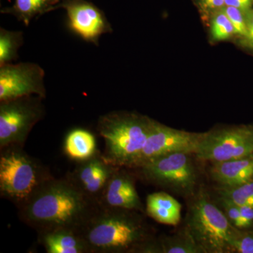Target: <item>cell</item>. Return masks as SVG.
Segmentation results:
<instances>
[{
  "mask_svg": "<svg viewBox=\"0 0 253 253\" xmlns=\"http://www.w3.org/2000/svg\"><path fill=\"white\" fill-rule=\"evenodd\" d=\"M144 253H200L204 250L196 244L189 231L185 236L168 238L159 242L151 241L144 249Z\"/></svg>",
  "mask_w": 253,
  "mask_h": 253,
  "instance_id": "19",
  "label": "cell"
},
{
  "mask_svg": "<svg viewBox=\"0 0 253 253\" xmlns=\"http://www.w3.org/2000/svg\"><path fill=\"white\" fill-rule=\"evenodd\" d=\"M205 135L206 134L177 130L153 121L144 149L132 168L140 167L144 163L164 155L195 154Z\"/></svg>",
  "mask_w": 253,
  "mask_h": 253,
  "instance_id": "9",
  "label": "cell"
},
{
  "mask_svg": "<svg viewBox=\"0 0 253 253\" xmlns=\"http://www.w3.org/2000/svg\"><path fill=\"white\" fill-rule=\"evenodd\" d=\"M38 234L40 244L47 253H89L79 229L59 228Z\"/></svg>",
  "mask_w": 253,
  "mask_h": 253,
  "instance_id": "14",
  "label": "cell"
},
{
  "mask_svg": "<svg viewBox=\"0 0 253 253\" xmlns=\"http://www.w3.org/2000/svg\"><path fill=\"white\" fill-rule=\"evenodd\" d=\"M116 168L106 163L102 155L98 152L89 159L78 162L74 170L68 176L88 197L99 204Z\"/></svg>",
  "mask_w": 253,
  "mask_h": 253,
  "instance_id": "12",
  "label": "cell"
},
{
  "mask_svg": "<svg viewBox=\"0 0 253 253\" xmlns=\"http://www.w3.org/2000/svg\"><path fill=\"white\" fill-rule=\"evenodd\" d=\"M44 71L34 63L0 66V102L36 95L46 98Z\"/></svg>",
  "mask_w": 253,
  "mask_h": 253,
  "instance_id": "10",
  "label": "cell"
},
{
  "mask_svg": "<svg viewBox=\"0 0 253 253\" xmlns=\"http://www.w3.org/2000/svg\"><path fill=\"white\" fill-rule=\"evenodd\" d=\"M234 251L240 253H253V233H241L239 231L233 242Z\"/></svg>",
  "mask_w": 253,
  "mask_h": 253,
  "instance_id": "25",
  "label": "cell"
},
{
  "mask_svg": "<svg viewBox=\"0 0 253 253\" xmlns=\"http://www.w3.org/2000/svg\"><path fill=\"white\" fill-rule=\"evenodd\" d=\"M201 1H204V0H201Z\"/></svg>",
  "mask_w": 253,
  "mask_h": 253,
  "instance_id": "30",
  "label": "cell"
},
{
  "mask_svg": "<svg viewBox=\"0 0 253 253\" xmlns=\"http://www.w3.org/2000/svg\"><path fill=\"white\" fill-rule=\"evenodd\" d=\"M211 32L213 38L218 41L228 39L235 33L230 20L221 11L213 18Z\"/></svg>",
  "mask_w": 253,
  "mask_h": 253,
  "instance_id": "22",
  "label": "cell"
},
{
  "mask_svg": "<svg viewBox=\"0 0 253 253\" xmlns=\"http://www.w3.org/2000/svg\"><path fill=\"white\" fill-rule=\"evenodd\" d=\"M65 154L77 162L86 161L97 154L96 139L89 131L75 129L70 131L64 141Z\"/></svg>",
  "mask_w": 253,
  "mask_h": 253,
  "instance_id": "18",
  "label": "cell"
},
{
  "mask_svg": "<svg viewBox=\"0 0 253 253\" xmlns=\"http://www.w3.org/2000/svg\"><path fill=\"white\" fill-rule=\"evenodd\" d=\"M43 99L31 95L0 102V149L24 145L33 126L45 115Z\"/></svg>",
  "mask_w": 253,
  "mask_h": 253,
  "instance_id": "6",
  "label": "cell"
},
{
  "mask_svg": "<svg viewBox=\"0 0 253 253\" xmlns=\"http://www.w3.org/2000/svg\"><path fill=\"white\" fill-rule=\"evenodd\" d=\"M221 198L234 203L236 206L253 208V180L236 187L222 188Z\"/></svg>",
  "mask_w": 253,
  "mask_h": 253,
  "instance_id": "21",
  "label": "cell"
},
{
  "mask_svg": "<svg viewBox=\"0 0 253 253\" xmlns=\"http://www.w3.org/2000/svg\"><path fill=\"white\" fill-rule=\"evenodd\" d=\"M146 213L161 224L176 225L181 219V204L167 193L156 192L147 196Z\"/></svg>",
  "mask_w": 253,
  "mask_h": 253,
  "instance_id": "16",
  "label": "cell"
},
{
  "mask_svg": "<svg viewBox=\"0 0 253 253\" xmlns=\"http://www.w3.org/2000/svg\"><path fill=\"white\" fill-rule=\"evenodd\" d=\"M190 154L164 155L136 168L146 180L183 195L192 194L197 176Z\"/></svg>",
  "mask_w": 253,
  "mask_h": 253,
  "instance_id": "7",
  "label": "cell"
},
{
  "mask_svg": "<svg viewBox=\"0 0 253 253\" xmlns=\"http://www.w3.org/2000/svg\"><path fill=\"white\" fill-rule=\"evenodd\" d=\"M246 25H247V35L246 38L248 45L253 48V10L249 9L245 11Z\"/></svg>",
  "mask_w": 253,
  "mask_h": 253,
  "instance_id": "26",
  "label": "cell"
},
{
  "mask_svg": "<svg viewBox=\"0 0 253 253\" xmlns=\"http://www.w3.org/2000/svg\"><path fill=\"white\" fill-rule=\"evenodd\" d=\"M153 121L137 115L111 112L99 118L97 130L105 141L102 157L114 167L132 168L144 149Z\"/></svg>",
  "mask_w": 253,
  "mask_h": 253,
  "instance_id": "3",
  "label": "cell"
},
{
  "mask_svg": "<svg viewBox=\"0 0 253 253\" xmlns=\"http://www.w3.org/2000/svg\"><path fill=\"white\" fill-rule=\"evenodd\" d=\"M0 194L17 207L54 176L47 167L29 156L21 145L0 149Z\"/></svg>",
  "mask_w": 253,
  "mask_h": 253,
  "instance_id": "4",
  "label": "cell"
},
{
  "mask_svg": "<svg viewBox=\"0 0 253 253\" xmlns=\"http://www.w3.org/2000/svg\"><path fill=\"white\" fill-rule=\"evenodd\" d=\"M59 9L66 10L69 29L87 42L99 46L100 37L112 33L106 15L90 1L61 0L57 6Z\"/></svg>",
  "mask_w": 253,
  "mask_h": 253,
  "instance_id": "11",
  "label": "cell"
},
{
  "mask_svg": "<svg viewBox=\"0 0 253 253\" xmlns=\"http://www.w3.org/2000/svg\"><path fill=\"white\" fill-rule=\"evenodd\" d=\"M23 34L21 31H10L0 28V66L18 59V49L23 44Z\"/></svg>",
  "mask_w": 253,
  "mask_h": 253,
  "instance_id": "20",
  "label": "cell"
},
{
  "mask_svg": "<svg viewBox=\"0 0 253 253\" xmlns=\"http://www.w3.org/2000/svg\"><path fill=\"white\" fill-rule=\"evenodd\" d=\"M221 205L224 208V214L233 226L238 229H244L239 206L224 198H221Z\"/></svg>",
  "mask_w": 253,
  "mask_h": 253,
  "instance_id": "24",
  "label": "cell"
},
{
  "mask_svg": "<svg viewBox=\"0 0 253 253\" xmlns=\"http://www.w3.org/2000/svg\"><path fill=\"white\" fill-rule=\"evenodd\" d=\"M221 11L226 15L234 28L236 34L246 37L247 35V25H246V16L242 10L234 7V6H226L221 7Z\"/></svg>",
  "mask_w": 253,
  "mask_h": 253,
  "instance_id": "23",
  "label": "cell"
},
{
  "mask_svg": "<svg viewBox=\"0 0 253 253\" xmlns=\"http://www.w3.org/2000/svg\"><path fill=\"white\" fill-rule=\"evenodd\" d=\"M239 208L244 229H249L253 226V208L249 206H239Z\"/></svg>",
  "mask_w": 253,
  "mask_h": 253,
  "instance_id": "27",
  "label": "cell"
},
{
  "mask_svg": "<svg viewBox=\"0 0 253 253\" xmlns=\"http://www.w3.org/2000/svg\"><path fill=\"white\" fill-rule=\"evenodd\" d=\"M253 4V0H225V6H234L238 9L246 11L251 9Z\"/></svg>",
  "mask_w": 253,
  "mask_h": 253,
  "instance_id": "28",
  "label": "cell"
},
{
  "mask_svg": "<svg viewBox=\"0 0 253 253\" xmlns=\"http://www.w3.org/2000/svg\"><path fill=\"white\" fill-rule=\"evenodd\" d=\"M60 2L61 0H15L13 6L3 8L1 13L12 15L18 21L28 26L35 17H41L57 9Z\"/></svg>",
  "mask_w": 253,
  "mask_h": 253,
  "instance_id": "17",
  "label": "cell"
},
{
  "mask_svg": "<svg viewBox=\"0 0 253 253\" xmlns=\"http://www.w3.org/2000/svg\"><path fill=\"white\" fill-rule=\"evenodd\" d=\"M225 0H204L202 4L206 9H214V8L222 7Z\"/></svg>",
  "mask_w": 253,
  "mask_h": 253,
  "instance_id": "29",
  "label": "cell"
},
{
  "mask_svg": "<svg viewBox=\"0 0 253 253\" xmlns=\"http://www.w3.org/2000/svg\"><path fill=\"white\" fill-rule=\"evenodd\" d=\"M187 225L189 234L205 253L234 251L233 242L239 229L206 196H199L191 206Z\"/></svg>",
  "mask_w": 253,
  "mask_h": 253,
  "instance_id": "5",
  "label": "cell"
},
{
  "mask_svg": "<svg viewBox=\"0 0 253 253\" xmlns=\"http://www.w3.org/2000/svg\"><path fill=\"white\" fill-rule=\"evenodd\" d=\"M98 205L67 176L49 179L18 208L21 220L41 232L80 229Z\"/></svg>",
  "mask_w": 253,
  "mask_h": 253,
  "instance_id": "1",
  "label": "cell"
},
{
  "mask_svg": "<svg viewBox=\"0 0 253 253\" xmlns=\"http://www.w3.org/2000/svg\"><path fill=\"white\" fill-rule=\"evenodd\" d=\"M212 178L222 188L236 187L253 180V155L248 157L214 163Z\"/></svg>",
  "mask_w": 253,
  "mask_h": 253,
  "instance_id": "15",
  "label": "cell"
},
{
  "mask_svg": "<svg viewBox=\"0 0 253 253\" xmlns=\"http://www.w3.org/2000/svg\"><path fill=\"white\" fill-rule=\"evenodd\" d=\"M123 168H115L99 204L106 207L141 211L143 206L136 191L134 179Z\"/></svg>",
  "mask_w": 253,
  "mask_h": 253,
  "instance_id": "13",
  "label": "cell"
},
{
  "mask_svg": "<svg viewBox=\"0 0 253 253\" xmlns=\"http://www.w3.org/2000/svg\"><path fill=\"white\" fill-rule=\"evenodd\" d=\"M195 155L200 160L213 163L252 156L253 128H232L206 133Z\"/></svg>",
  "mask_w": 253,
  "mask_h": 253,
  "instance_id": "8",
  "label": "cell"
},
{
  "mask_svg": "<svg viewBox=\"0 0 253 253\" xmlns=\"http://www.w3.org/2000/svg\"><path fill=\"white\" fill-rule=\"evenodd\" d=\"M79 231L89 253H142L152 241L135 211L99 204Z\"/></svg>",
  "mask_w": 253,
  "mask_h": 253,
  "instance_id": "2",
  "label": "cell"
}]
</instances>
